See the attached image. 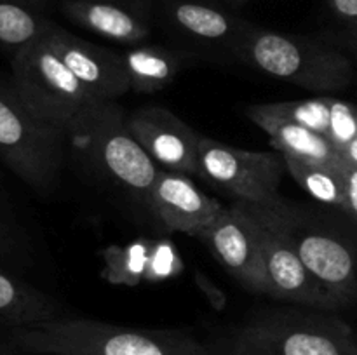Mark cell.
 <instances>
[{
	"mask_svg": "<svg viewBox=\"0 0 357 355\" xmlns=\"http://www.w3.org/2000/svg\"><path fill=\"white\" fill-rule=\"evenodd\" d=\"M17 352L30 355H225L180 329H143L63 315L7 334Z\"/></svg>",
	"mask_w": 357,
	"mask_h": 355,
	"instance_id": "6da1fadb",
	"label": "cell"
},
{
	"mask_svg": "<svg viewBox=\"0 0 357 355\" xmlns=\"http://www.w3.org/2000/svg\"><path fill=\"white\" fill-rule=\"evenodd\" d=\"M66 143L80 162L149 207L159 167L129 131L117 101H93L82 108L66 127Z\"/></svg>",
	"mask_w": 357,
	"mask_h": 355,
	"instance_id": "7a4b0ae2",
	"label": "cell"
},
{
	"mask_svg": "<svg viewBox=\"0 0 357 355\" xmlns=\"http://www.w3.org/2000/svg\"><path fill=\"white\" fill-rule=\"evenodd\" d=\"M236 59L264 75L312 93H337L354 79V65L340 49L253 24L248 26Z\"/></svg>",
	"mask_w": 357,
	"mask_h": 355,
	"instance_id": "3957f363",
	"label": "cell"
},
{
	"mask_svg": "<svg viewBox=\"0 0 357 355\" xmlns=\"http://www.w3.org/2000/svg\"><path fill=\"white\" fill-rule=\"evenodd\" d=\"M220 347L225 355H357V338L324 310L284 308L246 320Z\"/></svg>",
	"mask_w": 357,
	"mask_h": 355,
	"instance_id": "277c9868",
	"label": "cell"
},
{
	"mask_svg": "<svg viewBox=\"0 0 357 355\" xmlns=\"http://www.w3.org/2000/svg\"><path fill=\"white\" fill-rule=\"evenodd\" d=\"M66 131L38 117L0 77V160L26 187L49 194L59 180Z\"/></svg>",
	"mask_w": 357,
	"mask_h": 355,
	"instance_id": "5b68a950",
	"label": "cell"
},
{
	"mask_svg": "<svg viewBox=\"0 0 357 355\" xmlns=\"http://www.w3.org/2000/svg\"><path fill=\"white\" fill-rule=\"evenodd\" d=\"M257 232L267 296L314 310L331 312L328 299L302 263L293 235L291 204L281 197L267 202H243Z\"/></svg>",
	"mask_w": 357,
	"mask_h": 355,
	"instance_id": "8992f818",
	"label": "cell"
},
{
	"mask_svg": "<svg viewBox=\"0 0 357 355\" xmlns=\"http://www.w3.org/2000/svg\"><path fill=\"white\" fill-rule=\"evenodd\" d=\"M10 80L24 103L65 131L82 108L98 101L47 44L44 33L10 59Z\"/></svg>",
	"mask_w": 357,
	"mask_h": 355,
	"instance_id": "52a82bcc",
	"label": "cell"
},
{
	"mask_svg": "<svg viewBox=\"0 0 357 355\" xmlns=\"http://www.w3.org/2000/svg\"><path fill=\"white\" fill-rule=\"evenodd\" d=\"M286 173L279 152H255L202 136L199 143V178L234 198V202H267L279 197Z\"/></svg>",
	"mask_w": 357,
	"mask_h": 355,
	"instance_id": "ba28073f",
	"label": "cell"
},
{
	"mask_svg": "<svg viewBox=\"0 0 357 355\" xmlns=\"http://www.w3.org/2000/svg\"><path fill=\"white\" fill-rule=\"evenodd\" d=\"M293 235L302 263L324 298L331 312L351 305L357 298V263L354 251L337 233L305 221L291 207Z\"/></svg>",
	"mask_w": 357,
	"mask_h": 355,
	"instance_id": "9c48e42d",
	"label": "cell"
},
{
	"mask_svg": "<svg viewBox=\"0 0 357 355\" xmlns=\"http://www.w3.org/2000/svg\"><path fill=\"white\" fill-rule=\"evenodd\" d=\"M197 239L246 291L267 294V277L257 232L243 202L225 205L222 212L197 233Z\"/></svg>",
	"mask_w": 357,
	"mask_h": 355,
	"instance_id": "30bf717a",
	"label": "cell"
},
{
	"mask_svg": "<svg viewBox=\"0 0 357 355\" xmlns=\"http://www.w3.org/2000/svg\"><path fill=\"white\" fill-rule=\"evenodd\" d=\"M128 127L159 169L197 176L202 134L173 111L157 104L138 108L128 117Z\"/></svg>",
	"mask_w": 357,
	"mask_h": 355,
	"instance_id": "8fae6325",
	"label": "cell"
},
{
	"mask_svg": "<svg viewBox=\"0 0 357 355\" xmlns=\"http://www.w3.org/2000/svg\"><path fill=\"white\" fill-rule=\"evenodd\" d=\"M44 38L98 101H117L129 93L121 52L84 40L52 21Z\"/></svg>",
	"mask_w": 357,
	"mask_h": 355,
	"instance_id": "7c38bea8",
	"label": "cell"
},
{
	"mask_svg": "<svg viewBox=\"0 0 357 355\" xmlns=\"http://www.w3.org/2000/svg\"><path fill=\"white\" fill-rule=\"evenodd\" d=\"M164 26L194 47L229 52L236 58L250 23L208 0H166L159 6Z\"/></svg>",
	"mask_w": 357,
	"mask_h": 355,
	"instance_id": "4fadbf2b",
	"label": "cell"
},
{
	"mask_svg": "<svg viewBox=\"0 0 357 355\" xmlns=\"http://www.w3.org/2000/svg\"><path fill=\"white\" fill-rule=\"evenodd\" d=\"M159 0H63L73 24L128 47L145 40L159 16Z\"/></svg>",
	"mask_w": 357,
	"mask_h": 355,
	"instance_id": "5bb4252c",
	"label": "cell"
},
{
	"mask_svg": "<svg viewBox=\"0 0 357 355\" xmlns=\"http://www.w3.org/2000/svg\"><path fill=\"white\" fill-rule=\"evenodd\" d=\"M225 205L201 190L188 174L159 169L149 209L169 232L197 237Z\"/></svg>",
	"mask_w": 357,
	"mask_h": 355,
	"instance_id": "9a60e30c",
	"label": "cell"
},
{
	"mask_svg": "<svg viewBox=\"0 0 357 355\" xmlns=\"http://www.w3.org/2000/svg\"><path fill=\"white\" fill-rule=\"evenodd\" d=\"M246 115L255 125L267 132L271 138V146L282 157L331 167L347 166L337 146L321 132L261 113L255 108V104L246 108Z\"/></svg>",
	"mask_w": 357,
	"mask_h": 355,
	"instance_id": "2e32d148",
	"label": "cell"
},
{
	"mask_svg": "<svg viewBox=\"0 0 357 355\" xmlns=\"http://www.w3.org/2000/svg\"><path fill=\"white\" fill-rule=\"evenodd\" d=\"M121 54L129 90L136 94H155L166 89L185 68L183 51L167 45L138 44L131 45Z\"/></svg>",
	"mask_w": 357,
	"mask_h": 355,
	"instance_id": "e0dca14e",
	"label": "cell"
},
{
	"mask_svg": "<svg viewBox=\"0 0 357 355\" xmlns=\"http://www.w3.org/2000/svg\"><path fill=\"white\" fill-rule=\"evenodd\" d=\"M63 315L65 308L54 298L0 265V326L13 329Z\"/></svg>",
	"mask_w": 357,
	"mask_h": 355,
	"instance_id": "ac0fdd59",
	"label": "cell"
},
{
	"mask_svg": "<svg viewBox=\"0 0 357 355\" xmlns=\"http://www.w3.org/2000/svg\"><path fill=\"white\" fill-rule=\"evenodd\" d=\"M51 23L45 0H0V51L13 59Z\"/></svg>",
	"mask_w": 357,
	"mask_h": 355,
	"instance_id": "d6986e66",
	"label": "cell"
},
{
	"mask_svg": "<svg viewBox=\"0 0 357 355\" xmlns=\"http://www.w3.org/2000/svg\"><path fill=\"white\" fill-rule=\"evenodd\" d=\"M286 173L300 184L307 195L316 202L331 205L347 212V190H345V167H331L323 164L305 162V160L284 157Z\"/></svg>",
	"mask_w": 357,
	"mask_h": 355,
	"instance_id": "ffe728a7",
	"label": "cell"
},
{
	"mask_svg": "<svg viewBox=\"0 0 357 355\" xmlns=\"http://www.w3.org/2000/svg\"><path fill=\"white\" fill-rule=\"evenodd\" d=\"M152 246L153 239H136L122 246H107L101 251L103 267L100 270V277L112 285L138 287L145 282Z\"/></svg>",
	"mask_w": 357,
	"mask_h": 355,
	"instance_id": "44dd1931",
	"label": "cell"
},
{
	"mask_svg": "<svg viewBox=\"0 0 357 355\" xmlns=\"http://www.w3.org/2000/svg\"><path fill=\"white\" fill-rule=\"evenodd\" d=\"M330 100L331 96H319L307 97V100L261 103L255 104V108L265 115L303 125L326 136L328 124H330Z\"/></svg>",
	"mask_w": 357,
	"mask_h": 355,
	"instance_id": "7402d4cb",
	"label": "cell"
},
{
	"mask_svg": "<svg viewBox=\"0 0 357 355\" xmlns=\"http://www.w3.org/2000/svg\"><path fill=\"white\" fill-rule=\"evenodd\" d=\"M181 271H183V260L178 247L169 239H153L152 253L146 265V284L171 281L178 277Z\"/></svg>",
	"mask_w": 357,
	"mask_h": 355,
	"instance_id": "603a6c76",
	"label": "cell"
},
{
	"mask_svg": "<svg viewBox=\"0 0 357 355\" xmlns=\"http://www.w3.org/2000/svg\"><path fill=\"white\" fill-rule=\"evenodd\" d=\"M326 138L337 146L338 152L354 141L357 138V106L354 103L331 96Z\"/></svg>",
	"mask_w": 357,
	"mask_h": 355,
	"instance_id": "cb8c5ba5",
	"label": "cell"
},
{
	"mask_svg": "<svg viewBox=\"0 0 357 355\" xmlns=\"http://www.w3.org/2000/svg\"><path fill=\"white\" fill-rule=\"evenodd\" d=\"M26 254V246L16 223L7 216L6 207L0 204V265L21 263Z\"/></svg>",
	"mask_w": 357,
	"mask_h": 355,
	"instance_id": "d4e9b609",
	"label": "cell"
},
{
	"mask_svg": "<svg viewBox=\"0 0 357 355\" xmlns=\"http://www.w3.org/2000/svg\"><path fill=\"white\" fill-rule=\"evenodd\" d=\"M195 284H197L201 294L208 299V303L213 308L218 310V312L225 310L227 294L208 277V275H204L202 271H197V274H195Z\"/></svg>",
	"mask_w": 357,
	"mask_h": 355,
	"instance_id": "484cf974",
	"label": "cell"
},
{
	"mask_svg": "<svg viewBox=\"0 0 357 355\" xmlns=\"http://www.w3.org/2000/svg\"><path fill=\"white\" fill-rule=\"evenodd\" d=\"M331 13L357 31V0H328Z\"/></svg>",
	"mask_w": 357,
	"mask_h": 355,
	"instance_id": "4316f807",
	"label": "cell"
},
{
	"mask_svg": "<svg viewBox=\"0 0 357 355\" xmlns=\"http://www.w3.org/2000/svg\"><path fill=\"white\" fill-rule=\"evenodd\" d=\"M345 190H347V214L357 221V167L345 166Z\"/></svg>",
	"mask_w": 357,
	"mask_h": 355,
	"instance_id": "83f0119b",
	"label": "cell"
},
{
	"mask_svg": "<svg viewBox=\"0 0 357 355\" xmlns=\"http://www.w3.org/2000/svg\"><path fill=\"white\" fill-rule=\"evenodd\" d=\"M342 159L345 160L347 166L357 167V138L352 143H349L344 150H342Z\"/></svg>",
	"mask_w": 357,
	"mask_h": 355,
	"instance_id": "f1b7e54d",
	"label": "cell"
},
{
	"mask_svg": "<svg viewBox=\"0 0 357 355\" xmlns=\"http://www.w3.org/2000/svg\"><path fill=\"white\" fill-rule=\"evenodd\" d=\"M0 355H17V350L10 343H0Z\"/></svg>",
	"mask_w": 357,
	"mask_h": 355,
	"instance_id": "f546056e",
	"label": "cell"
}]
</instances>
